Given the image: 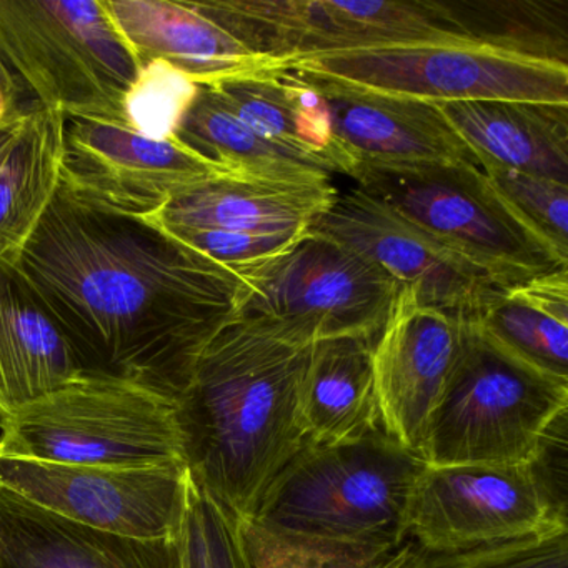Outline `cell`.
<instances>
[{"label": "cell", "instance_id": "cell-1", "mask_svg": "<svg viewBox=\"0 0 568 568\" xmlns=\"http://www.w3.org/2000/svg\"><path fill=\"white\" fill-rule=\"evenodd\" d=\"M71 344L82 375L178 404L242 278L148 219L88 204L61 184L16 261Z\"/></svg>", "mask_w": 568, "mask_h": 568}, {"label": "cell", "instance_id": "cell-2", "mask_svg": "<svg viewBox=\"0 0 568 568\" xmlns=\"http://www.w3.org/2000/svg\"><path fill=\"white\" fill-rule=\"evenodd\" d=\"M314 344L237 314L207 345L175 404L182 462L195 487L242 520L304 447L301 385Z\"/></svg>", "mask_w": 568, "mask_h": 568}, {"label": "cell", "instance_id": "cell-3", "mask_svg": "<svg viewBox=\"0 0 568 568\" xmlns=\"http://www.w3.org/2000/svg\"><path fill=\"white\" fill-rule=\"evenodd\" d=\"M422 455L382 428L354 440L304 447L285 465L251 520L268 530L364 547L408 540Z\"/></svg>", "mask_w": 568, "mask_h": 568}, {"label": "cell", "instance_id": "cell-4", "mask_svg": "<svg viewBox=\"0 0 568 568\" xmlns=\"http://www.w3.org/2000/svg\"><path fill=\"white\" fill-rule=\"evenodd\" d=\"M0 62L41 108L128 125L142 68L102 0H0Z\"/></svg>", "mask_w": 568, "mask_h": 568}, {"label": "cell", "instance_id": "cell-5", "mask_svg": "<svg viewBox=\"0 0 568 568\" xmlns=\"http://www.w3.org/2000/svg\"><path fill=\"white\" fill-rule=\"evenodd\" d=\"M565 410L568 382L521 364L465 324L420 455L428 465H527L548 425Z\"/></svg>", "mask_w": 568, "mask_h": 568}, {"label": "cell", "instance_id": "cell-6", "mask_svg": "<svg viewBox=\"0 0 568 568\" xmlns=\"http://www.w3.org/2000/svg\"><path fill=\"white\" fill-rule=\"evenodd\" d=\"M0 455L98 467L184 464L175 404L88 375L0 415Z\"/></svg>", "mask_w": 568, "mask_h": 568}, {"label": "cell", "instance_id": "cell-7", "mask_svg": "<svg viewBox=\"0 0 568 568\" xmlns=\"http://www.w3.org/2000/svg\"><path fill=\"white\" fill-rule=\"evenodd\" d=\"M285 71L424 102L568 105V65L468 39H434L295 59Z\"/></svg>", "mask_w": 568, "mask_h": 568}, {"label": "cell", "instance_id": "cell-8", "mask_svg": "<svg viewBox=\"0 0 568 568\" xmlns=\"http://www.w3.org/2000/svg\"><path fill=\"white\" fill-rule=\"evenodd\" d=\"M358 191L457 248L505 287L567 268L510 214L474 165H357Z\"/></svg>", "mask_w": 568, "mask_h": 568}, {"label": "cell", "instance_id": "cell-9", "mask_svg": "<svg viewBox=\"0 0 568 568\" xmlns=\"http://www.w3.org/2000/svg\"><path fill=\"white\" fill-rule=\"evenodd\" d=\"M235 272L239 314L274 322L307 344L375 341L402 288L374 262L312 227L274 257Z\"/></svg>", "mask_w": 568, "mask_h": 568}, {"label": "cell", "instance_id": "cell-10", "mask_svg": "<svg viewBox=\"0 0 568 568\" xmlns=\"http://www.w3.org/2000/svg\"><path fill=\"white\" fill-rule=\"evenodd\" d=\"M0 487L58 517L135 540H175L187 514L184 464L62 465L0 455Z\"/></svg>", "mask_w": 568, "mask_h": 568}, {"label": "cell", "instance_id": "cell-11", "mask_svg": "<svg viewBox=\"0 0 568 568\" xmlns=\"http://www.w3.org/2000/svg\"><path fill=\"white\" fill-rule=\"evenodd\" d=\"M194 6L248 51L278 65L332 52L458 38L438 21L430 0H219Z\"/></svg>", "mask_w": 568, "mask_h": 568}, {"label": "cell", "instance_id": "cell-12", "mask_svg": "<svg viewBox=\"0 0 568 568\" xmlns=\"http://www.w3.org/2000/svg\"><path fill=\"white\" fill-rule=\"evenodd\" d=\"M312 229L374 262L425 307L464 324L477 322L508 291L487 268L357 187L338 194Z\"/></svg>", "mask_w": 568, "mask_h": 568}, {"label": "cell", "instance_id": "cell-13", "mask_svg": "<svg viewBox=\"0 0 568 568\" xmlns=\"http://www.w3.org/2000/svg\"><path fill=\"white\" fill-rule=\"evenodd\" d=\"M232 179L178 139L148 138L115 122L68 119L61 184L88 204L148 219L201 185Z\"/></svg>", "mask_w": 568, "mask_h": 568}, {"label": "cell", "instance_id": "cell-14", "mask_svg": "<svg viewBox=\"0 0 568 568\" xmlns=\"http://www.w3.org/2000/svg\"><path fill=\"white\" fill-rule=\"evenodd\" d=\"M408 540L465 550L568 531L541 497L527 465H428L418 475Z\"/></svg>", "mask_w": 568, "mask_h": 568}, {"label": "cell", "instance_id": "cell-15", "mask_svg": "<svg viewBox=\"0 0 568 568\" xmlns=\"http://www.w3.org/2000/svg\"><path fill=\"white\" fill-rule=\"evenodd\" d=\"M464 322L400 292L372 347L378 427L420 455L464 341Z\"/></svg>", "mask_w": 568, "mask_h": 568}, {"label": "cell", "instance_id": "cell-16", "mask_svg": "<svg viewBox=\"0 0 568 568\" xmlns=\"http://www.w3.org/2000/svg\"><path fill=\"white\" fill-rule=\"evenodd\" d=\"M297 75L324 98L335 138L358 164L480 168L477 158L432 102Z\"/></svg>", "mask_w": 568, "mask_h": 568}, {"label": "cell", "instance_id": "cell-17", "mask_svg": "<svg viewBox=\"0 0 568 568\" xmlns=\"http://www.w3.org/2000/svg\"><path fill=\"white\" fill-rule=\"evenodd\" d=\"M139 64L162 61L197 85L281 68L248 51L192 0H102Z\"/></svg>", "mask_w": 568, "mask_h": 568}, {"label": "cell", "instance_id": "cell-18", "mask_svg": "<svg viewBox=\"0 0 568 568\" xmlns=\"http://www.w3.org/2000/svg\"><path fill=\"white\" fill-rule=\"evenodd\" d=\"M0 568H182L181 537L135 540L105 534L0 487Z\"/></svg>", "mask_w": 568, "mask_h": 568}, {"label": "cell", "instance_id": "cell-19", "mask_svg": "<svg viewBox=\"0 0 568 568\" xmlns=\"http://www.w3.org/2000/svg\"><path fill=\"white\" fill-rule=\"evenodd\" d=\"M265 141L328 174H354L358 162L337 141L324 98L294 72L275 68L207 85Z\"/></svg>", "mask_w": 568, "mask_h": 568}, {"label": "cell", "instance_id": "cell-20", "mask_svg": "<svg viewBox=\"0 0 568 568\" xmlns=\"http://www.w3.org/2000/svg\"><path fill=\"white\" fill-rule=\"evenodd\" d=\"M64 332L18 265L0 262V415L81 377Z\"/></svg>", "mask_w": 568, "mask_h": 568}, {"label": "cell", "instance_id": "cell-21", "mask_svg": "<svg viewBox=\"0 0 568 568\" xmlns=\"http://www.w3.org/2000/svg\"><path fill=\"white\" fill-rule=\"evenodd\" d=\"M435 105L480 168L497 165L568 185V105L510 101Z\"/></svg>", "mask_w": 568, "mask_h": 568}, {"label": "cell", "instance_id": "cell-22", "mask_svg": "<svg viewBox=\"0 0 568 568\" xmlns=\"http://www.w3.org/2000/svg\"><path fill=\"white\" fill-rule=\"evenodd\" d=\"M337 195L332 182L301 185L221 179L179 195L148 221L162 229L304 234Z\"/></svg>", "mask_w": 568, "mask_h": 568}, {"label": "cell", "instance_id": "cell-23", "mask_svg": "<svg viewBox=\"0 0 568 568\" xmlns=\"http://www.w3.org/2000/svg\"><path fill=\"white\" fill-rule=\"evenodd\" d=\"M374 338L338 337L315 342L301 385L305 440H354L377 430Z\"/></svg>", "mask_w": 568, "mask_h": 568}, {"label": "cell", "instance_id": "cell-24", "mask_svg": "<svg viewBox=\"0 0 568 568\" xmlns=\"http://www.w3.org/2000/svg\"><path fill=\"white\" fill-rule=\"evenodd\" d=\"M65 124V115L54 109L26 111L0 164V262L16 264L61 187Z\"/></svg>", "mask_w": 568, "mask_h": 568}, {"label": "cell", "instance_id": "cell-25", "mask_svg": "<svg viewBox=\"0 0 568 568\" xmlns=\"http://www.w3.org/2000/svg\"><path fill=\"white\" fill-rule=\"evenodd\" d=\"M474 325L505 354L568 382L567 268L508 288Z\"/></svg>", "mask_w": 568, "mask_h": 568}, {"label": "cell", "instance_id": "cell-26", "mask_svg": "<svg viewBox=\"0 0 568 568\" xmlns=\"http://www.w3.org/2000/svg\"><path fill=\"white\" fill-rule=\"evenodd\" d=\"M172 138L237 181L301 185L332 182L324 169L255 134L207 85H199L194 102Z\"/></svg>", "mask_w": 568, "mask_h": 568}, {"label": "cell", "instance_id": "cell-27", "mask_svg": "<svg viewBox=\"0 0 568 568\" xmlns=\"http://www.w3.org/2000/svg\"><path fill=\"white\" fill-rule=\"evenodd\" d=\"M458 38L568 65V0H430Z\"/></svg>", "mask_w": 568, "mask_h": 568}, {"label": "cell", "instance_id": "cell-28", "mask_svg": "<svg viewBox=\"0 0 568 568\" xmlns=\"http://www.w3.org/2000/svg\"><path fill=\"white\" fill-rule=\"evenodd\" d=\"M481 171L515 221L568 265V185L497 165Z\"/></svg>", "mask_w": 568, "mask_h": 568}, {"label": "cell", "instance_id": "cell-29", "mask_svg": "<svg viewBox=\"0 0 568 568\" xmlns=\"http://www.w3.org/2000/svg\"><path fill=\"white\" fill-rule=\"evenodd\" d=\"M254 568H392L402 547L381 548L298 537L242 520Z\"/></svg>", "mask_w": 568, "mask_h": 568}, {"label": "cell", "instance_id": "cell-30", "mask_svg": "<svg viewBox=\"0 0 568 568\" xmlns=\"http://www.w3.org/2000/svg\"><path fill=\"white\" fill-rule=\"evenodd\" d=\"M392 568H568V531L465 550H432L408 540Z\"/></svg>", "mask_w": 568, "mask_h": 568}, {"label": "cell", "instance_id": "cell-31", "mask_svg": "<svg viewBox=\"0 0 568 568\" xmlns=\"http://www.w3.org/2000/svg\"><path fill=\"white\" fill-rule=\"evenodd\" d=\"M181 550L182 568H254L242 518L192 481Z\"/></svg>", "mask_w": 568, "mask_h": 568}, {"label": "cell", "instance_id": "cell-32", "mask_svg": "<svg viewBox=\"0 0 568 568\" xmlns=\"http://www.w3.org/2000/svg\"><path fill=\"white\" fill-rule=\"evenodd\" d=\"M199 85L162 61L142 65L125 99V122L148 138L171 139L197 95Z\"/></svg>", "mask_w": 568, "mask_h": 568}, {"label": "cell", "instance_id": "cell-33", "mask_svg": "<svg viewBox=\"0 0 568 568\" xmlns=\"http://www.w3.org/2000/svg\"><path fill=\"white\" fill-rule=\"evenodd\" d=\"M164 231L185 247L234 271L264 258L274 257L302 235L202 231V229H164Z\"/></svg>", "mask_w": 568, "mask_h": 568}, {"label": "cell", "instance_id": "cell-34", "mask_svg": "<svg viewBox=\"0 0 568 568\" xmlns=\"http://www.w3.org/2000/svg\"><path fill=\"white\" fill-rule=\"evenodd\" d=\"M568 410L561 412L541 435L527 468L554 514L567 518Z\"/></svg>", "mask_w": 568, "mask_h": 568}, {"label": "cell", "instance_id": "cell-35", "mask_svg": "<svg viewBox=\"0 0 568 568\" xmlns=\"http://www.w3.org/2000/svg\"><path fill=\"white\" fill-rule=\"evenodd\" d=\"M18 92V81L12 72L0 62V121L19 111L16 108Z\"/></svg>", "mask_w": 568, "mask_h": 568}, {"label": "cell", "instance_id": "cell-36", "mask_svg": "<svg viewBox=\"0 0 568 568\" xmlns=\"http://www.w3.org/2000/svg\"><path fill=\"white\" fill-rule=\"evenodd\" d=\"M26 111H18L9 118L0 121V164L4 162L6 155L11 151L24 124Z\"/></svg>", "mask_w": 568, "mask_h": 568}]
</instances>
